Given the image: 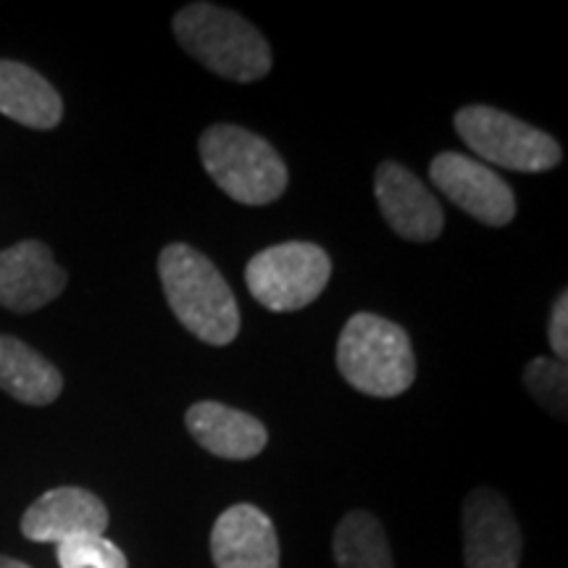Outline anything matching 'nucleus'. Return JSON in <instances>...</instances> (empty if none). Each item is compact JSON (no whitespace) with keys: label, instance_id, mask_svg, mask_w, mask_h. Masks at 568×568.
Returning a JSON list of instances; mask_svg holds the SVG:
<instances>
[{"label":"nucleus","instance_id":"f257e3e1","mask_svg":"<svg viewBox=\"0 0 568 568\" xmlns=\"http://www.w3.org/2000/svg\"><path fill=\"white\" fill-rule=\"evenodd\" d=\"M159 276L172 314L201 343L224 347L237 337V297L209 255L184 243L166 245L159 255Z\"/></svg>","mask_w":568,"mask_h":568},{"label":"nucleus","instance_id":"f03ea898","mask_svg":"<svg viewBox=\"0 0 568 568\" xmlns=\"http://www.w3.org/2000/svg\"><path fill=\"white\" fill-rule=\"evenodd\" d=\"M174 38L213 74L232 82H258L272 71V51L251 21L213 3L176 11Z\"/></svg>","mask_w":568,"mask_h":568},{"label":"nucleus","instance_id":"7ed1b4c3","mask_svg":"<svg viewBox=\"0 0 568 568\" xmlns=\"http://www.w3.org/2000/svg\"><path fill=\"white\" fill-rule=\"evenodd\" d=\"M343 379L368 397H397L414 385L416 355L403 326L361 311L347 318L337 339Z\"/></svg>","mask_w":568,"mask_h":568},{"label":"nucleus","instance_id":"20e7f679","mask_svg":"<svg viewBox=\"0 0 568 568\" xmlns=\"http://www.w3.org/2000/svg\"><path fill=\"white\" fill-rule=\"evenodd\" d=\"M205 172L216 187L243 205H268L287 190L284 159L258 134L234 124H213L197 142Z\"/></svg>","mask_w":568,"mask_h":568},{"label":"nucleus","instance_id":"39448f33","mask_svg":"<svg viewBox=\"0 0 568 568\" xmlns=\"http://www.w3.org/2000/svg\"><path fill=\"white\" fill-rule=\"evenodd\" d=\"M456 130L474 155L510 172H548L564 153L548 132L518 122L493 105H466L456 113ZM477 159V161H479Z\"/></svg>","mask_w":568,"mask_h":568},{"label":"nucleus","instance_id":"423d86ee","mask_svg":"<svg viewBox=\"0 0 568 568\" xmlns=\"http://www.w3.org/2000/svg\"><path fill=\"white\" fill-rule=\"evenodd\" d=\"M332 276V258L314 243H282L253 255L245 268L251 295L274 314L311 305Z\"/></svg>","mask_w":568,"mask_h":568},{"label":"nucleus","instance_id":"0eeeda50","mask_svg":"<svg viewBox=\"0 0 568 568\" xmlns=\"http://www.w3.org/2000/svg\"><path fill=\"white\" fill-rule=\"evenodd\" d=\"M432 184L460 211L487 226H506L516 216V195L493 166L471 155L445 151L429 163Z\"/></svg>","mask_w":568,"mask_h":568},{"label":"nucleus","instance_id":"6e6552de","mask_svg":"<svg viewBox=\"0 0 568 568\" xmlns=\"http://www.w3.org/2000/svg\"><path fill=\"white\" fill-rule=\"evenodd\" d=\"M466 568H518L521 529L508 500L489 487L474 489L464 500Z\"/></svg>","mask_w":568,"mask_h":568},{"label":"nucleus","instance_id":"1a4fd4ad","mask_svg":"<svg viewBox=\"0 0 568 568\" xmlns=\"http://www.w3.org/2000/svg\"><path fill=\"white\" fill-rule=\"evenodd\" d=\"M374 193L387 224L410 243H432L443 234L445 211L429 187L395 161L379 163L374 176Z\"/></svg>","mask_w":568,"mask_h":568},{"label":"nucleus","instance_id":"9d476101","mask_svg":"<svg viewBox=\"0 0 568 568\" xmlns=\"http://www.w3.org/2000/svg\"><path fill=\"white\" fill-rule=\"evenodd\" d=\"M67 290V272L55 264L51 247L24 240L0 251V305L13 314H32Z\"/></svg>","mask_w":568,"mask_h":568},{"label":"nucleus","instance_id":"9b49d317","mask_svg":"<svg viewBox=\"0 0 568 568\" xmlns=\"http://www.w3.org/2000/svg\"><path fill=\"white\" fill-rule=\"evenodd\" d=\"M109 508L82 487H55L40 495L21 516V535L32 542H67L84 535H105Z\"/></svg>","mask_w":568,"mask_h":568},{"label":"nucleus","instance_id":"f8f14e48","mask_svg":"<svg viewBox=\"0 0 568 568\" xmlns=\"http://www.w3.org/2000/svg\"><path fill=\"white\" fill-rule=\"evenodd\" d=\"M216 568H280V537L274 521L253 503H237L211 529Z\"/></svg>","mask_w":568,"mask_h":568},{"label":"nucleus","instance_id":"ddd939ff","mask_svg":"<svg viewBox=\"0 0 568 568\" xmlns=\"http://www.w3.org/2000/svg\"><path fill=\"white\" fill-rule=\"evenodd\" d=\"M184 424L203 450L224 460H251L264 453L268 443L266 426L258 418L216 400L190 406Z\"/></svg>","mask_w":568,"mask_h":568},{"label":"nucleus","instance_id":"4468645a","mask_svg":"<svg viewBox=\"0 0 568 568\" xmlns=\"http://www.w3.org/2000/svg\"><path fill=\"white\" fill-rule=\"evenodd\" d=\"M0 113L30 130H53L63 116V103L38 71L19 61H0Z\"/></svg>","mask_w":568,"mask_h":568},{"label":"nucleus","instance_id":"2eb2a0df","mask_svg":"<svg viewBox=\"0 0 568 568\" xmlns=\"http://www.w3.org/2000/svg\"><path fill=\"white\" fill-rule=\"evenodd\" d=\"M0 389L27 406H48L61 395L63 379L51 361L11 335H0Z\"/></svg>","mask_w":568,"mask_h":568},{"label":"nucleus","instance_id":"dca6fc26","mask_svg":"<svg viewBox=\"0 0 568 568\" xmlns=\"http://www.w3.org/2000/svg\"><path fill=\"white\" fill-rule=\"evenodd\" d=\"M337 568H395L387 531L368 510H353L335 529Z\"/></svg>","mask_w":568,"mask_h":568},{"label":"nucleus","instance_id":"f3484780","mask_svg":"<svg viewBox=\"0 0 568 568\" xmlns=\"http://www.w3.org/2000/svg\"><path fill=\"white\" fill-rule=\"evenodd\" d=\"M524 385H527L529 395L548 410L550 416L566 422L568 410V372L564 361L556 358H539L529 361L527 368H524Z\"/></svg>","mask_w":568,"mask_h":568},{"label":"nucleus","instance_id":"a211bd4d","mask_svg":"<svg viewBox=\"0 0 568 568\" xmlns=\"http://www.w3.org/2000/svg\"><path fill=\"white\" fill-rule=\"evenodd\" d=\"M61 568H130L124 550L103 535H84L59 545Z\"/></svg>","mask_w":568,"mask_h":568},{"label":"nucleus","instance_id":"6ab92c4d","mask_svg":"<svg viewBox=\"0 0 568 568\" xmlns=\"http://www.w3.org/2000/svg\"><path fill=\"white\" fill-rule=\"evenodd\" d=\"M568 295L560 293L556 305H552L550 314V326H548V337H550V347L552 353L558 355V361H566L568 355Z\"/></svg>","mask_w":568,"mask_h":568},{"label":"nucleus","instance_id":"aec40b11","mask_svg":"<svg viewBox=\"0 0 568 568\" xmlns=\"http://www.w3.org/2000/svg\"><path fill=\"white\" fill-rule=\"evenodd\" d=\"M0 568H32V566L21 564V560H17V558H6V556H0Z\"/></svg>","mask_w":568,"mask_h":568}]
</instances>
